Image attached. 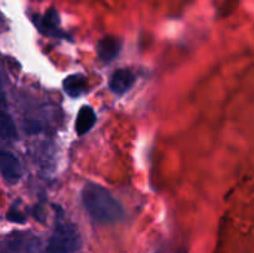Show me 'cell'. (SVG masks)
I'll return each mask as SVG.
<instances>
[{"label": "cell", "instance_id": "8fae6325", "mask_svg": "<svg viewBox=\"0 0 254 253\" xmlns=\"http://www.w3.org/2000/svg\"><path fill=\"white\" fill-rule=\"evenodd\" d=\"M24 130L27 134H37L42 130V126L39 121H34V119H27L24 123Z\"/></svg>", "mask_w": 254, "mask_h": 253}, {"label": "cell", "instance_id": "9c48e42d", "mask_svg": "<svg viewBox=\"0 0 254 253\" xmlns=\"http://www.w3.org/2000/svg\"><path fill=\"white\" fill-rule=\"evenodd\" d=\"M87 79L83 74H69L64 81V89L69 97H79L86 92Z\"/></svg>", "mask_w": 254, "mask_h": 253}, {"label": "cell", "instance_id": "6da1fadb", "mask_svg": "<svg viewBox=\"0 0 254 253\" xmlns=\"http://www.w3.org/2000/svg\"><path fill=\"white\" fill-rule=\"evenodd\" d=\"M82 201L93 220L112 223L124 217L123 206L107 189L94 183H87L82 190Z\"/></svg>", "mask_w": 254, "mask_h": 253}, {"label": "cell", "instance_id": "7a4b0ae2", "mask_svg": "<svg viewBox=\"0 0 254 253\" xmlns=\"http://www.w3.org/2000/svg\"><path fill=\"white\" fill-rule=\"evenodd\" d=\"M81 247L78 228L71 222H59L50 237L45 253H73Z\"/></svg>", "mask_w": 254, "mask_h": 253}, {"label": "cell", "instance_id": "30bf717a", "mask_svg": "<svg viewBox=\"0 0 254 253\" xmlns=\"http://www.w3.org/2000/svg\"><path fill=\"white\" fill-rule=\"evenodd\" d=\"M17 138L16 126L14 119L6 112H0V139L2 140H15Z\"/></svg>", "mask_w": 254, "mask_h": 253}, {"label": "cell", "instance_id": "4fadbf2b", "mask_svg": "<svg viewBox=\"0 0 254 253\" xmlns=\"http://www.w3.org/2000/svg\"><path fill=\"white\" fill-rule=\"evenodd\" d=\"M176 253H188V251H186V250H179Z\"/></svg>", "mask_w": 254, "mask_h": 253}, {"label": "cell", "instance_id": "8992f818", "mask_svg": "<svg viewBox=\"0 0 254 253\" xmlns=\"http://www.w3.org/2000/svg\"><path fill=\"white\" fill-rule=\"evenodd\" d=\"M135 82V74L130 69L121 68L117 69L111 77L109 81V88L114 94L122 96L126 92H128L131 88V86Z\"/></svg>", "mask_w": 254, "mask_h": 253}, {"label": "cell", "instance_id": "277c9868", "mask_svg": "<svg viewBox=\"0 0 254 253\" xmlns=\"http://www.w3.org/2000/svg\"><path fill=\"white\" fill-rule=\"evenodd\" d=\"M60 22L61 21H60L59 12L52 9V7L45 12L44 16H37V19L35 20V24L37 25V27H39L42 34L47 35V36L59 37V39H68L67 34H64L60 29Z\"/></svg>", "mask_w": 254, "mask_h": 253}, {"label": "cell", "instance_id": "52a82bcc", "mask_svg": "<svg viewBox=\"0 0 254 253\" xmlns=\"http://www.w3.org/2000/svg\"><path fill=\"white\" fill-rule=\"evenodd\" d=\"M122 42L117 37L107 36L103 37L97 45V54L99 60L103 62H112L121 51Z\"/></svg>", "mask_w": 254, "mask_h": 253}, {"label": "cell", "instance_id": "5b68a950", "mask_svg": "<svg viewBox=\"0 0 254 253\" xmlns=\"http://www.w3.org/2000/svg\"><path fill=\"white\" fill-rule=\"evenodd\" d=\"M0 173L10 184H16L21 179V166L14 154L0 150Z\"/></svg>", "mask_w": 254, "mask_h": 253}, {"label": "cell", "instance_id": "ba28073f", "mask_svg": "<svg viewBox=\"0 0 254 253\" xmlns=\"http://www.w3.org/2000/svg\"><path fill=\"white\" fill-rule=\"evenodd\" d=\"M97 121L96 113L89 106H83L78 112L76 121V131L78 135L88 133Z\"/></svg>", "mask_w": 254, "mask_h": 253}, {"label": "cell", "instance_id": "7c38bea8", "mask_svg": "<svg viewBox=\"0 0 254 253\" xmlns=\"http://www.w3.org/2000/svg\"><path fill=\"white\" fill-rule=\"evenodd\" d=\"M6 218L10 221V222H14V223H24L26 221L25 218L24 213L20 212L17 208H10L9 212L6 213Z\"/></svg>", "mask_w": 254, "mask_h": 253}, {"label": "cell", "instance_id": "3957f363", "mask_svg": "<svg viewBox=\"0 0 254 253\" xmlns=\"http://www.w3.org/2000/svg\"><path fill=\"white\" fill-rule=\"evenodd\" d=\"M39 246L35 240L30 241L22 233H12L0 243L1 253H37Z\"/></svg>", "mask_w": 254, "mask_h": 253}]
</instances>
